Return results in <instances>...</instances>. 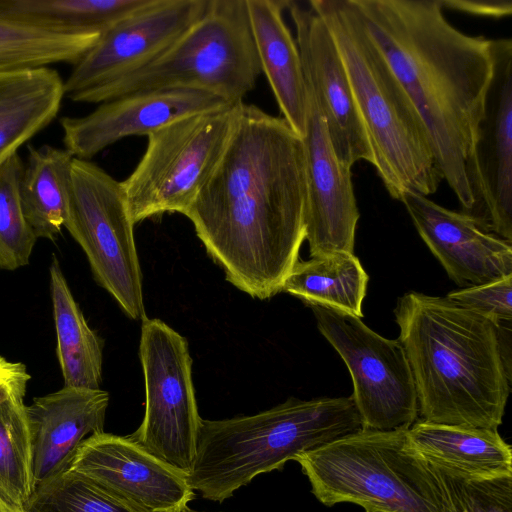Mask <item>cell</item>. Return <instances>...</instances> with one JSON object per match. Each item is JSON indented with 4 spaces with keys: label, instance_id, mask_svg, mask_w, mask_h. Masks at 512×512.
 Instances as JSON below:
<instances>
[{
    "label": "cell",
    "instance_id": "d6a6232c",
    "mask_svg": "<svg viewBox=\"0 0 512 512\" xmlns=\"http://www.w3.org/2000/svg\"><path fill=\"white\" fill-rule=\"evenodd\" d=\"M30 378L25 364L0 355V403L14 397L24 398Z\"/></svg>",
    "mask_w": 512,
    "mask_h": 512
},
{
    "label": "cell",
    "instance_id": "d590c367",
    "mask_svg": "<svg viewBox=\"0 0 512 512\" xmlns=\"http://www.w3.org/2000/svg\"><path fill=\"white\" fill-rule=\"evenodd\" d=\"M365 512H384V511H379V510H367Z\"/></svg>",
    "mask_w": 512,
    "mask_h": 512
},
{
    "label": "cell",
    "instance_id": "836d02e7",
    "mask_svg": "<svg viewBox=\"0 0 512 512\" xmlns=\"http://www.w3.org/2000/svg\"><path fill=\"white\" fill-rule=\"evenodd\" d=\"M443 9H452L468 14L502 18L511 15V0H440Z\"/></svg>",
    "mask_w": 512,
    "mask_h": 512
},
{
    "label": "cell",
    "instance_id": "4316f807",
    "mask_svg": "<svg viewBox=\"0 0 512 512\" xmlns=\"http://www.w3.org/2000/svg\"><path fill=\"white\" fill-rule=\"evenodd\" d=\"M96 33L53 31L0 18V74L74 65L100 39Z\"/></svg>",
    "mask_w": 512,
    "mask_h": 512
},
{
    "label": "cell",
    "instance_id": "5bb4252c",
    "mask_svg": "<svg viewBox=\"0 0 512 512\" xmlns=\"http://www.w3.org/2000/svg\"><path fill=\"white\" fill-rule=\"evenodd\" d=\"M286 9L295 26L306 86L323 116L338 160L350 169L362 160L373 164L349 78L329 28L309 3L287 0Z\"/></svg>",
    "mask_w": 512,
    "mask_h": 512
},
{
    "label": "cell",
    "instance_id": "83f0119b",
    "mask_svg": "<svg viewBox=\"0 0 512 512\" xmlns=\"http://www.w3.org/2000/svg\"><path fill=\"white\" fill-rule=\"evenodd\" d=\"M36 488L33 445L23 397L0 403V502L22 512Z\"/></svg>",
    "mask_w": 512,
    "mask_h": 512
},
{
    "label": "cell",
    "instance_id": "cb8c5ba5",
    "mask_svg": "<svg viewBox=\"0 0 512 512\" xmlns=\"http://www.w3.org/2000/svg\"><path fill=\"white\" fill-rule=\"evenodd\" d=\"M74 156L48 144L28 146L20 181L24 216L36 238L54 241L64 227L71 188Z\"/></svg>",
    "mask_w": 512,
    "mask_h": 512
},
{
    "label": "cell",
    "instance_id": "6da1fadb",
    "mask_svg": "<svg viewBox=\"0 0 512 512\" xmlns=\"http://www.w3.org/2000/svg\"><path fill=\"white\" fill-rule=\"evenodd\" d=\"M302 138L282 117L239 104L226 148L185 213L226 280L269 299L299 260L306 237Z\"/></svg>",
    "mask_w": 512,
    "mask_h": 512
},
{
    "label": "cell",
    "instance_id": "4dcf8cb0",
    "mask_svg": "<svg viewBox=\"0 0 512 512\" xmlns=\"http://www.w3.org/2000/svg\"><path fill=\"white\" fill-rule=\"evenodd\" d=\"M445 500V512H512V475L474 478L430 463Z\"/></svg>",
    "mask_w": 512,
    "mask_h": 512
},
{
    "label": "cell",
    "instance_id": "9c48e42d",
    "mask_svg": "<svg viewBox=\"0 0 512 512\" xmlns=\"http://www.w3.org/2000/svg\"><path fill=\"white\" fill-rule=\"evenodd\" d=\"M96 282L131 319L147 318L134 222L122 184L91 160L74 158L64 224Z\"/></svg>",
    "mask_w": 512,
    "mask_h": 512
},
{
    "label": "cell",
    "instance_id": "7c38bea8",
    "mask_svg": "<svg viewBox=\"0 0 512 512\" xmlns=\"http://www.w3.org/2000/svg\"><path fill=\"white\" fill-rule=\"evenodd\" d=\"M493 73L466 173L470 212L486 231L512 242V40L492 39Z\"/></svg>",
    "mask_w": 512,
    "mask_h": 512
},
{
    "label": "cell",
    "instance_id": "8d00e7d4",
    "mask_svg": "<svg viewBox=\"0 0 512 512\" xmlns=\"http://www.w3.org/2000/svg\"><path fill=\"white\" fill-rule=\"evenodd\" d=\"M4 74H0V78L3 76Z\"/></svg>",
    "mask_w": 512,
    "mask_h": 512
},
{
    "label": "cell",
    "instance_id": "2e32d148",
    "mask_svg": "<svg viewBox=\"0 0 512 512\" xmlns=\"http://www.w3.org/2000/svg\"><path fill=\"white\" fill-rule=\"evenodd\" d=\"M225 99L200 90L160 89L128 94L100 103L82 117L60 118L64 148L90 160L129 136H148L181 118L223 109Z\"/></svg>",
    "mask_w": 512,
    "mask_h": 512
},
{
    "label": "cell",
    "instance_id": "484cf974",
    "mask_svg": "<svg viewBox=\"0 0 512 512\" xmlns=\"http://www.w3.org/2000/svg\"><path fill=\"white\" fill-rule=\"evenodd\" d=\"M150 0H0V18L37 28L103 34Z\"/></svg>",
    "mask_w": 512,
    "mask_h": 512
},
{
    "label": "cell",
    "instance_id": "8fae6325",
    "mask_svg": "<svg viewBox=\"0 0 512 512\" xmlns=\"http://www.w3.org/2000/svg\"><path fill=\"white\" fill-rule=\"evenodd\" d=\"M320 333L346 364L363 429H409L419 415L413 374L398 339L382 337L361 318L310 306Z\"/></svg>",
    "mask_w": 512,
    "mask_h": 512
},
{
    "label": "cell",
    "instance_id": "52a82bcc",
    "mask_svg": "<svg viewBox=\"0 0 512 512\" xmlns=\"http://www.w3.org/2000/svg\"><path fill=\"white\" fill-rule=\"evenodd\" d=\"M260 74L246 0H209L204 15L151 62L69 99L100 104L149 90L191 89L238 104Z\"/></svg>",
    "mask_w": 512,
    "mask_h": 512
},
{
    "label": "cell",
    "instance_id": "8992f818",
    "mask_svg": "<svg viewBox=\"0 0 512 512\" xmlns=\"http://www.w3.org/2000/svg\"><path fill=\"white\" fill-rule=\"evenodd\" d=\"M407 430L362 429L295 461L326 506L347 502L365 511L445 512L440 482L411 446Z\"/></svg>",
    "mask_w": 512,
    "mask_h": 512
},
{
    "label": "cell",
    "instance_id": "5b68a950",
    "mask_svg": "<svg viewBox=\"0 0 512 512\" xmlns=\"http://www.w3.org/2000/svg\"><path fill=\"white\" fill-rule=\"evenodd\" d=\"M363 429L353 398L287 399L255 415L201 422L189 485L223 502L256 476Z\"/></svg>",
    "mask_w": 512,
    "mask_h": 512
},
{
    "label": "cell",
    "instance_id": "7a4b0ae2",
    "mask_svg": "<svg viewBox=\"0 0 512 512\" xmlns=\"http://www.w3.org/2000/svg\"><path fill=\"white\" fill-rule=\"evenodd\" d=\"M353 2L418 111L443 179L470 212L466 169L493 73L492 39L455 28L440 0Z\"/></svg>",
    "mask_w": 512,
    "mask_h": 512
},
{
    "label": "cell",
    "instance_id": "30bf717a",
    "mask_svg": "<svg viewBox=\"0 0 512 512\" xmlns=\"http://www.w3.org/2000/svg\"><path fill=\"white\" fill-rule=\"evenodd\" d=\"M139 354L145 382V414L129 437L188 474L202 422L188 342L162 320L146 318L141 321Z\"/></svg>",
    "mask_w": 512,
    "mask_h": 512
},
{
    "label": "cell",
    "instance_id": "f546056e",
    "mask_svg": "<svg viewBox=\"0 0 512 512\" xmlns=\"http://www.w3.org/2000/svg\"><path fill=\"white\" fill-rule=\"evenodd\" d=\"M24 163L18 153L0 165V269L28 265L36 236L21 205L20 181Z\"/></svg>",
    "mask_w": 512,
    "mask_h": 512
},
{
    "label": "cell",
    "instance_id": "ffe728a7",
    "mask_svg": "<svg viewBox=\"0 0 512 512\" xmlns=\"http://www.w3.org/2000/svg\"><path fill=\"white\" fill-rule=\"evenodd\" d=\"M246 3L261 71L282 118L302 138L308 95L299 49L283 18L287 0H246Z\"/></svg>",
    "mask_w": 512,
    "mask_h": 512
},
{
    "label": "cell",
    "instance_id": "3957f363",
    "mask_svg": "<svg viewBox=\"0 0 512 512\" xmlns=\"http://www.w3.org/2000/svg\"><path fill=\"white\" fill-rule=\"evenodd\" d=\"M421 419L497 430L511 381V326L449 300L407 292L393 311Z\"/></svg>",
    "mask_w": 512,
    "mask_h": 512
},
{
    "label": "cell",
    "instance_id": "9a60e30c",
    "mask_svg": "<svg viewBox=\"0 0 512 512\" xmlns=\"http://www.w3.org/2000/svg\"><path fill=\"white\" fill-rule=\"evenodd\" d=\"M147 512H186L194 499L187 474L152 455L129 436L87 438L69 468Z\"/></svg>",
    "mask_w": 512,
    "mask_h": 512
},
{
    "label": "cell",
    "instance_id": "277c9868",
    "mask_svg": "<svg viewBox=\"0 0 512 512\" xmlns=\"http://www.w3.org/2000/svg\"><path fill=\"white\" fill-rule=\"evenodd\" d=\"M344 63L373 155L389 195L433 194L444 180L428 133L411 99L368 34L353 0H310Z\"/></svg>",
    "mask_w": 512,
    "mask_h": 512
},
{
    "label": "cell",
    "instance_id": "7402d4cb",
    "mask_svg": "<svg viewBox=\"0 0 512 512\" xmlns=\"http://www.w3.org/2000/svg\"><path fill=\"white\" fill-rule=\"evenodd\" d=\"M64 96V80L49 66L0 78V165L53 121Z\"/></svg>",
    "mask_w": 512,
    "mask_h": 512
},
{
    "label": "cell",
    "instance_id": "d6986e66",
    "mask_svg": "<svg viewBox=\"0 0 512 512\" xmlns=\"http://www.w3.org/2000/svg\"><path fill=\"white\" fill-rule=\"evenodd\" d=\"M108 404L105 390L63 386L26 405L36 486L65 472L80 445L104 432Z\"/></svg>",
    "mask_w": 512,
    "mask_h": 512
},
{
    "label": "cell",
    "instance_id": "44dd1931",
    "mask_svg": "<svg viewBox=\"0 0 512 512\" xmlns=\"http://www.w3.org/2000/svg\"><path fill=\"white\" fill-rule=\"evenodd\" d=\"M407 435L413 449L429 463L474 478L512 475V448L498 430L418 419Z\"/></svg>",
    "mask_w": 512,
    "mask_h": 512
},
{
    "label": "cell",
    "instance_id": "74e56055",
    "mask_svg": "<svg viewBox=\"0 0 512 512\" xmlns=\"http://www.w3.org/2000/svg\"><path fill=\"white\" fill-rule=\"evenodd\" d=\"M186 512H193V511H186Z\"/></svg>",
    "mask_w": 512,
    "mask_h": 512
},
{
    "label": "cell",
    "instance_id": "f1b7e54d",
    "mask_svg": "<svg viewBox=\"0 0 512 512\" xmlns=\"http://www.w3.org/2000/svg\"><path fill=\"white\" fill-rule=\"evenodd\" d=\"M22 512H147L69 470L36 486Z\"/></svg>",
    "mask_w": 512,
    "mask_h": 512
},
{
    "label": "cell",
    "instance_id": "4fadbf2b",
    "mask_svg": "<svg viewBox=\"0 0 512 512\" xmlns=\"http://www.w3.org/2000/svg\"><path fill=\"white\" fill-rule=\"evenodd\" d=\"M209 0H150L104 32L64 80L68 98L151 62L205 13Z\"/></svg>",
    "mask_w": 512,
    "mask_h": 512
},
{
    "label": "cell",
    "instance_id": "ac0fdd59",
    "mask_svg": "<svg viewBox=\"0 0 512 512\" xmlns=\"http://www.w3.org/2000/svg\"><path fill=\"white\" fill-rule=\"evenodd\" d=\"M399 201L422 240L460 287L512 274L511 243L486 231L472 216L449 210L413 191H405Z\"/></svg>",
    "mask_w": 512,
    "mask_h": 512
},
{
    "label": "cell",
    "instance_id": "ba28073f",
    "mask_svg": "<svg viewBox=\"0 0 512 512\" xmlns=\"http://www.w3.org/2000/svg\"><path fill=\"white\" fill-rule=\"evenodd\" d=\"M239 104L181 118L147 136L143 156L122 181L134 224L185 215L226 148Z\"/></svg>",
    "mask_w": 512,
    "mask_h": 512
},
{
    "label": "cell",
    "instance_id": "603a6c76",
    "mask_svg": "<svg viewBox=\"0 0 512 512\" xmlns=\"http://www.w3.org/2000/svg\"><path fill=\"white\" fill-rule=\"evenodd\" d=\"M49 275L56 354L64 386L98 389L102 382L103 341L89 327L54 255Z\"/></svg>",
    "mask_w": 512,
    "mask_h": 512
},
{
    "label": "cell",
    "instance_id": "d4e9b609",
    "mask_svg": "<svg viewBox=\"0 0 512 512\" xmlns=\"http://www.w3.org/2000/svg\"><path fill=\"white\" fill-rule=\"evenodd\" d=\"M369 276L354 253L336 251L295 264L282 292L307 306H320L361 318Z\"/></svg>",
    "mask_w": 512,
    "mask_h": 512
},
{
    "label": "cell",
    "instance_id": "1f68e13d",
    "mask_svg": "<svg viewBox=\"0 0 512 512\" xmlns=\"http://www.w3.org/2000/svg\"><path fill=\"white\" fill-rule=\"evenodd\" d=\"M512 274L449 292L446 297L500 326L512 319Z\"/></svg>",
    "mask_w": 512,
    "mask_h": 512
},
{
    "label": "cell",
    "instance_id": "e0dca14e",
    "mask_svg": "<svg viewBox=\"0 0 512 512\" xmlns=\"http://www.w3.org/2000/svg\"><path fill=\"white\" fill-rule=\"evenodd\" d=\"M307 95L306 130L302 137L307 184L305 240L311 257L336 251L354 253L360 213L351 169L338 160L308 88Z\"/></svg>",
    "mask_w": 512,
    "mask_h": 512
},
{
    "label": "cell",
    "instance_id": "e575fe53",
    "mask_svg": "<svg viewBox=\"0 0 512 512\" xmlns=\"http://www.w3.org/2000/svg\"><path fill=\"white\" fill-rule=\"evenodd\" d=\"M0 512H8L5 506L0 502Z\"/></svg>",
    "mask_w": 512,
    "mask_h": 512
}]
</instances>
